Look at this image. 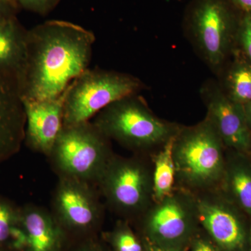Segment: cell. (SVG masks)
<instances>
[{"label": "cell", "instance_id": "1", "mask_svg": "<svg viewBox=\"0 0 251 251\" xmlns=\"http://www.w3.org/2000/svg\"><path fill=\"white\" fill-rule=\"evenodd\" d=\"M95 40L93 31L69 21L51 20L28 29L22 99L46 100L64 93L90 68Z\"/></svg>", "mask_w": 251, "mask_h": 251}, {"label": "cell", "instance_id": "8", "mask_svg": "<svg viewBox=\"0 0 251 251\" xmlns=\"http://www.w3.org/2000/svg\"><path fill=\"white\" fill-rule=\"evenodd\" d=\"M196 224L200 223L196 195L186 189L175 190L144 213V225L151 243L170 251H177Z\"/></svg>", "mask_w": 251, "mask_h": 251}, {"label": "cell", "instance_id": "15", "mask_svg": "<svg viewBox=\"0 0 251 251\" xmlns=\"http://www.w3.org/2000/svg\"><path fill=\"white\" fill-rule=\"evenodd\" d=\"M221 184L225 196L251 219V161L245 153L234 151L226 160Z\"/></svg>", "mask_w": 251, "mask_h": 251}, {"label": "cell", "instance_id": "28", "mask_svg": "<svg viewBox=\"0 0 251 251\" xmlns=\"http://www.w3.org/2000/svg\"><path fill=\"white\" fill-rule=\"evenodd\" d=\"M145 250L146 251H170L158 247V246L155 245L151 242H149L145 245Z\"/></svg>", "mask_w": 251, "mask_h": 251}, {"label": "cell", "instance_id": "29", "mask_svg": "<svg viewBox=\"0 0 251 251\" xmlns=\"http://www.w3.org/2000/svg\"><path fill=\"white\" fill-rule=\"evenodd\" d=\"M94 251V250H86V251Z\"/></svg>", "mask_w": 251, "mask_h": 251}, {"label": "cell", "instance_id": "11", "mask_svg": "<svg viewBox=\"0 0 251 251\" xmlns=\"http://www.w3.org/2000/svg\"><path fill=\"white\" fill-rule=\"evenodd\" d=\"M206 117L214 125L225 147L247 153L251 148V130L244 108L224 93L219 84L206 82L201 89Z\"/></svg>", "mask_w": 251, "mask_h": 251}, {"label": "cell", "instance_id": "12", "mask_svg": "<svg viewBox=\"0 0 251 251\" xmlns=\"http://www.w3.org/2000/svg\"><path fill=\"white\" fill-rule=\"evenodd\" d=\"M66 93L67 90L46 100L22 99L25 114V140L29 148L46 156L50 154L64 126Z\"/></svg>", "mask_w": 251, "mask_h": 251}, {"label": "cell", "instance_id": "23", "mask_svg": "<svg viewBox=\"0 0 251 251\" xmlns=\"http://www.w3.org/2000/svg\"><path fill=\"white\" fill-rule=\"evenodd\" d=\"M11 238L13 247L16 249H23L29 247L27 232L24 227L13 226L10 230L9 237Z\"/></svg>", "mask_w": 251, "mask_h": 251}, {"label": "cell", "instance_id": "25", "mask_svg": "<svg viewBox=\"0 0 251 251\" xmlns=\"http://www.w3.org/2000/svg\"><path fill=\"white\" fill-rule=\"evenodd\" d=\"M192 251H219V250L207 239L198 238L193 241Z\"/></svg>", "mask_w": 251, "mask_h": 251}, {"label": "cell", "instance_id": "9", "mask_svg": "<svg viewBox=\"0 0 251 251\" xmlns=\"http://www.w3.org/2000/svg\"><path fill=\"white\" fill-rule=\"evenodd\" d=\"M196 198L199 223L218 247L244 250L247 234L239 208L224 194L206 193Z\"/></svg>", "mask_w": 251, "mask_h": 251}, {"label": "cell", "instance_id": "19", "mask_svg": "<svg viewBox=\"0 0 251 251\" xmlns=\"http://www.w3.org/2000/svg\"><path fill=\"white\" fill-rule=\"evenodd\" d=\"M236 47L251 62V14H241Z\"/></svg>", "mask_w": 251, "mask_h": 251}, {"label": "cell", "instance_id": "20", "mask_svg": "<svg viewBox=\"0 0 251 251\" xmlns=\"http://www.w3.org/2000/svg\"><path fill=\"white\" fill-rule=\"evenodd\" d=\"M117 251H143V247L134 234L127 228H120L114 235Z\"/></svg>", "mask_w": 251, "mask_h": 251}, {"label": "cell", "instance_id": "7", "mask_svg": "<svg viewBox=\"0 0 251 251\" xmlns=\"http://www.w3.org/2000/svg\"><path fill=\"white\" fill-rule=\"evenodd\" d=\"M97 185L118 214H144L153 202L152 170L138 158L114 156Z\"/></svg>", "mask_w": 251, "mask_h": 251}, {"label": "cell", "instance_id": "10", "mask_svg": "<svg viewBox=\"0 0 251 251\" xmlns=\"http://www.w3.org/2000/svg\"><path fill=\"white\" fill-rule=\"evenodd\" d=\"M95 184L72 178L59 177L54 190L52 208L57 222L71 228L86 229L103 214Z\"/></svg>", "mask_w": 251, "mask_h": 251}, {"label": "cell", "instance_id": "4", "mask_svg": "<svg viewBox=\"0 0 251 251\" xmlns=\"http://www.w3.org/2000/svg\"><path fill=\"white\" fill-rule=\"evenodd\" d=\"M241 14L227 0H193L185 25L203 60L220 74L236 46Z\"/></svg>", "mask_w": 251, "mask_h": 251}, {"label": "cell", "instance_id": "16", "mask_svg": "<svg viewBox=\"0 0 251 251\" xmlns=\"http://www.w3.org/2000/svg\"><path fill=\"white\" fill-rule=\"evenodd\" d=\"M220 74V87L234 102L241 105L251 101V62L234 47L230 57Z\"/></svg>", "mask_w": 251, "mask_h": 251}, {"label": "cell", "instance_id": "13", "mask_svg": "<svg viewBox=\"0 0 251 251\" xmlns=\"http://www.w3.org/2000/svg\"><path fill=\"white\" fill-rule=\"evenodd\" d=\"M25 130V114L19 87L0 75V162L19 151Z\"/></svg>", "mask_w": 251, "mask_h": 251}, {"label": "cell", "instance_id": "3", "mask_svg": "<svg viewBox=\"0 0 251 251\" xmlns=\"http://www.w3.org/2000/svg\"><path fill=\"white\" fill-rule=\"evenodd\" d=\"M138 94L110 104L92 122L109 140L130 150L142 151L163 145L181 126L153 115Z\"/></svg>", "mask_w": 251, "mask_h": 251}, {"label": "cell", "instance_id": "27", "mask_svg": "<svg viewBox=\"0 0 251 251\" xmlns=\"http://www.w3.org/2000/svg\"><path fill=\"white\" fill-rule=\"evenodd\" d=\"M243 108H244V115H245L248 125L251 130V101L243 105Z\"/></svg>", "mask_w": 251, "mask_h": 251}, {"label": "cell", "instance_id": "24", "mask_svg": "<svg viewBox=\"0 0 251 251\" xmlns=\"http://www.w3.org/2000/svg\"><path fill=\"white\" fill-rule=\"evenodd\" d=\"M19 8L13 0H0V20L16 16Z\"/></svg>", "mask_w": 251, "mask_h": 251}, {"label": "cell", "instance_id": "18", "mask_svg": "<svg viewBox=\"0 0 251 251\" xmlns=\"http://www.w3.org/2000/svg\"><path fill=\"white\" fill-rule=\"evenodd\" d=\"M175 135L162 145L161 150L157 152L153 158V202H159L168 197L174 192L175 190V180L176 179V168L173 157V145Z\"/></svg>", "mask_w": 251, "mask_h": 251}, {"label": "cell", "instance_id": "21", "mask_svg": "<svg viewBox=\"0 0 251 251\" xmlns=\"http://www.w3.org/2000/svg\"><path fill=\"white\" fill-rule=\"evenodd\" d=\"M19 9L22 8L35 14L45 16L59 4L60 0H13Z\"/></svg>", "mask_w": 251, "mask_h": 251}, {"label": "cell", "instance_id": "17", "mask_svg": "<svg viewBox=\"0 0 251 251\" xmlns=\"http://www.w3.org/2000/svg\"><path fill=\"white\" fill-rule=\"evenodd\" d=\"M39 206H31L22 217L23 227L27 234L30 251H53L58 242L57 220Z\"/></svg>", "mask_w": 251, "mask_h": 251}, {"label": "cell", "instance_id": "5", "mask_svg": "<svg viewBox=\"0 0 251 251\" xmlns=\"http://www.w3.org/2000/svg\"><path fill=\"white\" fill-rule=\"evenodd\" d=\"M115 155L92 122L64 126L49 156L59 177L97 185Z\"/></svg>", "mask_w": 251, "mask_h": 251}, {"label": "cell", "instance_id": "6", "mask_svg": "<svg viewBox=\"0 0 251 251\" xmlns=\"http://www.w3.org/2000/svg\"><path fill=\"white\" fill-rule=\"evenodd\" d=\"M144 87L143 82L130 74L89 68L68 87L64 126L90 121L110 104L138 94Z\"/></svg>", "mask_w": 251, "mask_h": 251}, {"label": "cell", "instance_id": "22", "mask_svg": "<svg viewBox=\"0 0 251 251\" xmlns=\"http://www.w3.org/2000/svg\"><path fill=\"white\" fill-rule=\"evenodd\" d=\"M14 213L7 204L0 203V242L7 240L13 225Z\"/></svg>", "mask_w": 251, "mask_h": 251}, {"label": "cell", "instance_id": "2", "mask_svg": "<svg viewBox=\"0 0 251 251\" xmlns=\"http://www.w3.org/2000/svg\"><path fill=\"white\" fill-rule=\"evenodd\" d=\"M224 143L207 117L181 127L175 135L176 178L188 191H209L221 184L226 168Z\"/></svg>", "mask_w": 251, "mask_h": 251}, {"label": "cell", "instance_id": "26", "mask_svg": "<svg viewBox=\"0 0 251 251\" xmlns=\"http://www.w3.org/2000/svg\"><path fill=\"white\" fill-rule=\"evenodd\" d=\"M240 14H251V0H227Z\"/></svg>", "mask_w": 251, "mask_h": 251}, {"label": "cell", "instance_id": "14", "mask_svg": "<svg viewBox=\"0 0 251 251\" xmlns=\"http://www.w3.org/2000/svg\"><path fill=\"white\" fill-rule=\"evenodd\" d=\"M27 32L16 16L0 20V75L18 87L27 59Z\"/></svg>", "mask_w": 251, "mask_h": 251}]
</instances>
